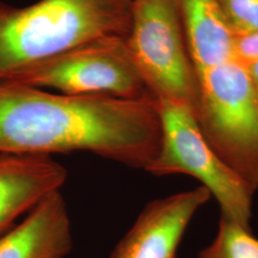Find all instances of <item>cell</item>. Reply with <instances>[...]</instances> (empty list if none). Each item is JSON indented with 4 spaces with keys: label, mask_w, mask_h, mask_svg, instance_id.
I'll use <instances>...</instances> for the list:
<instances>
[{
    "label": "cell",
    "mask_w": 258,
    "mask_h": 258,
    "mask_svg": "<svg viewBox=\"0 0 258 258\" xmlns=\"http://www.w3.org/2000/svg\"><path fill=\"white\" fill-rule=\"evenodd\" d=\"M245 67L247 68V71L249 73V77H250L252 83L258 90V61H255L251 64L247 65Z\"/></svg>",
    "instance_id": "5bb4252c"
},
{
    "label": "cell",
    "mask_w": 258,
    "mask_h": 258,
    "mask_svg": "<svg viewBox=\"0 0 258 258\" xmlns=\"http://www.w3.org/2000/svg\"><path fill=\"white\" fill-rule=\"evenodd\" d=\"M196 76L194 109L204 136L254 194L258 188L257 88L247 68L233 58Z\"/></svg>",
    "instance_id": "3957f363"
},
{
    "label": "cell",
    "mask_w": 258,
    "mask_h": 258,
    "mask_svg": "<svg viewBox=\"0 0 258 258\" xmlns=\"http://www.w3.org/2000/svg\"><path fill=\"white\" fill-rule=\"evenodd\" d=\"M125 46L155 99L195 104L197 76L175 0H134Z\"/></svg>",
    "instance_id": "5b68a950"
},
{
    "label": "cell",
    "mask_w": 258,
    "mask_h": 258,
    "mask_svg": "<svg viewBox=\"0 0 258 258\" xmlns=\"http://www.w3.org/2000/svg\"><path fill=\"white\" fill-rule=\"evenodd\" d=\"M195 73L232 58L233 30L216 0H175Z\"/></svg>",
    "instance_id": "30bf717a"
},
{
    "label": "cell",
    "mask_w": 258,
    "mask_h": 258,
    "mask_svg": "<svg viewBox=\"0 0 258 258\" xmlns=\"http://www.w3.org/2000/svg\"><path fill=\"white\" fill-rule=\"evenodd\" d=\"M161 139L153 97H74L19 84L0 85V154L87 151L147 170Z\"/></svg>",
    "instance_id": "6da1fadb"
},
{
    "label": "cell",
    "mask_w": 258,
    "mask_h": 258,
    "mask_svg": "<svg viewBox=\"0 0 258 258\" xmlns=\"http://www.w3.org/2000/svg\"><path fill=\"white\" fill-rule=\"evenodd\" d=\"M2 84L25 85L74 97L125 100L153 97L131 61L124 38H105L77 47Z\"/></svg>",
    "instance_id": "8992f818"
},
{
    "label": "cell",
    "mask_w": 258,
    "mask_h": 258,
    "mask_svg": "<svg viewBox=\"0 0 258 258\" xmlns=\"http://www.w3.org/2000/svg\"><path fill=\"white\" fill-rule=\"evenodd\" d=\"M198 258H258V239L249 228L221 216L215 239Z\"/></svg>",
    "instance_id": "8fae6325"
},
{
    "label": "cell",
    "mask_w": 258,
    "mask_h": 258,
    "mask_svg": "<svg viewBox=\"0 0 258 258\" xmlns=\"http://www.w3.org/2000/svg\"><path fill=\"white\" fill-rule=\"evenodd\" d=\"M233 33L258 31V0H216Z\"/></svg>",
    "instance_id": "7c38bea8"
},
{
    "label": "cell",
    "mask_w": 258,
    "mask_h": 258,
    "mask_svg": "<svg viewBox=\"0 0 258 258\" xmlns=\"http://www.w3.org/2000/svg\"><path fill=\"white\" fill-rule=\"evenodd\" d=\"M67 177L51 156L0 154V236L47 195L60 190Z\"/></svg>",
    "instance_id": "ba28073f"
},
{
    "label": "cell",
    "mask_w": 258,
    "mask_h": 258,
    "mask_svg": "<svg viewBox=\"0 0 258 258\" xmlns=\"http://www.w3.org/2000/svg\"><path fill=\"white\" fill-rule=\"evenodd\" d=\"M232 58L244 66L258 61V31L233 34Z\"/></svg>",
    "instance_id": "4fadbf2b"
},
{
    "label": "cell",
    "mask_w": 258,
    "mask_h": 258,
    "mask_svg": "<svg viewBox=\"0 0 258 258\" xmlns=\"http://www.w3.org/2000/svg\"><path fill=\"white\" fill-rule=\"evenodd\" d=\"M162 139L156 158L147 168L155 176L187 174L200 181L221 208L222 217L249 228L252 194L205 138L194 104L156 99Z\"/></svg>",
    "instance_id": "277c9868"
},
{
    "label": "cell",
    "mask_w": 258,
    "mask_h": 258,
    "mask_svg": "<svg viewBox=\"0 0 258 258\" xmlns=\"http://www.w3.org/2000/svg\"><path fill=\"white\" fill-rule=\"evenodd\" d=\"M134 0H39L23 8L0 2V84L77 47L126 38Z\"/></svg>",
    "instance_id": "7a4b0ae2"
},
{
    "label": "cell",
    "mask_w": 258,
    "mask_h": 258,
    "mask_svg": "<svg viewBox=\"0 0 258 258\" xmlns=\"http://www.w3.org/2000/svg\"><path fill=\"white\" fill-rule=\"evenodd\" d=\"M212 197L203 186L148 204L110 258H177L192 217Z\"/></svg>",
    "instance_id": "52a82bcc"
},
{
    "label": "cell",
    "mask_w": 258,
    "mask_h": 258,
    "mask_svg": "<svg viewBox=\"0 0 258 258\" xmlns=\"http://www.w3.org/2000/svg\"><path fill=\"white\" fill-rule=\"evenodd\" d=\"M72 247L69 213L57 190L47 195L23 221L0 236V258H64Z\"/></svg>",
    "instance_id": "9c48e42d"
}]
</instances>
